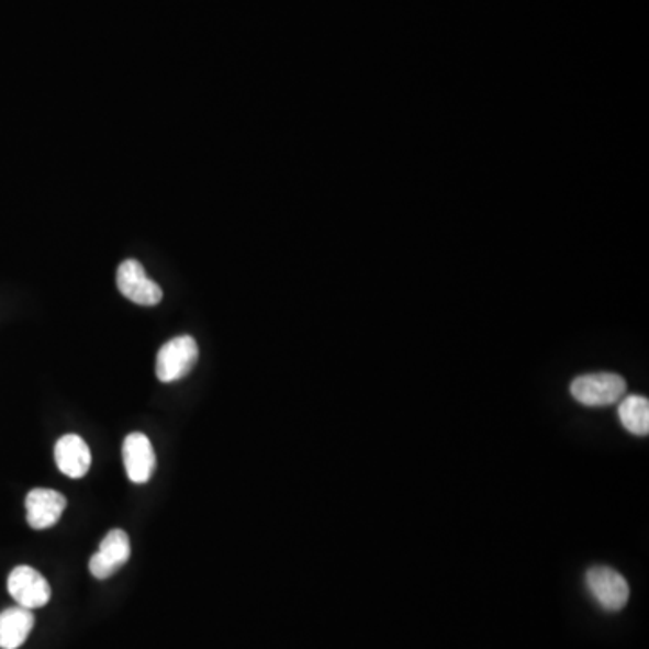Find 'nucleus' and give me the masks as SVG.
Listing matches in <instances>:
<instances>
[{
	"label": "nucleus",
	"mask_w": 649,
	"mask_h": 649,
	"mask_svg": "<svg viewBox=\"0 0 649 649\" xmlns=\"http://www.w3.org/2000/svg\"><path fill=\"white\" fill-rule=\"evenodd\" d=\"M570 393L583 406L600 409L619 403L625 398L626 381L617 373H586L572 381Z\"/></svg>",
	"instance_id": "obj_1"
},
{
	"label": "nucleus",
	"mask_w": 649,
	"mask_h": 649,
	"mask_svg": "<svg viewBox=\"0 0 649 649\" xmlns=\"http://www.w3.org/2000/svg\"><path fill=\"white\" fill-rule=\"evenodd\" d=\"M199 361V347L192 336L174 337L157 353L156 373L161 383L187 378Z\"/></svg>",
	"instance_id": "obj_2"
},
{
	"label": "nucleus",
	"mask_w": 649,
	"mask_h": 649,
	"mask_svg": "<svg viewBox=\"0 0 649 649\" xmlns=\"http://www.w3.org/2000/svg\"><path fill=\"white\" fill-rule=\"evenodd\" d=\"M590 594L606 612H619L629 600V584L625 575L609 567H594L586 572Z\"/></svg>",
	"instance_id": "obj_3"
},
{
	"label": "nucleus",
	"mask_w": 649,
	"mask_h": 649,
	"mask_svg": "<svg viewBox=\"0 0 649 649\" xmlns=\"http://www.w3.org/2000/svg\"><path fill=\"white\" fill-rule=\"evenodd\" d=\"M118 289L131 302L154 307L163 300V289L146 275L145 267L131 258L118 267Z\"/></svg>",
	"instance_id": "obj_4"
},
{
	"label": "nucleus",
	"mask_w": 649,
	"mask_h": 649,
	"mask_svg": "<svg viewBox=\"0 0 649 649\" xmlns=\"http://www.w3.org/2000/svg\"><path fill=\"white\" fill-rule=\"evenodd\" d=\"M8 592L22 608H44L51 601V586L47 579L27 564H21L8 578Z\"/></svg>",
	"instance_id": "obj_5"
},
{
	"label": "nucleus",
	"mask_w": 649,
	"mask_h": 649,
	"mask_svg": "<svg viewBox=\"0 0 649 649\" xmlns=\"http://www.w3.org/2000/svg\"><path fill=\"white\" fill-rule=\"evenodd\" d=\"M131 558V539L125 530L112 529L101 539L100 550L89 561V570L94 578H111Z\"/></svg>",
	"instance_id": "obj_6"
},
{
	"label": "nucleus",
	"mask_w": 649,
	"mask_h": 649,
	"mask_svg": "<svg viewBox=\"0 0 649 649\" xmlns=\"http://www.w3.org/2000/svg\"><path fill=\"white\" fill-rule=\"evenodd\" d=\"M66 507V496L55 489H33L25 496V511L31 529L46 530L55 527Z\"/></svg>",
	"instance_id": "obj_7"
},
{
	"label": "nucleus",
	"mask_w": 649,
	"mask_h": 649,
	"mask_svg": "<svg viewBox=\"0 0 649 649\" xmlns=\"http://www.w3.org/2000/svg\"><path fill=\"white\" fill-rule=\"evenodd\" d=\"M123 463L134 483H146L156 471V451L145 433H131L123 443Z\"/></svg>",
	"instance_id": "obj_8"
},
{
	"label": "nucleus",
	"mask_w": 649,
	"mask_h": 649,
	"mask_svg": "<svg viewBox=\"0 0 649 649\" xmlns=\"http://www.w3.org/2000/svg\"><path fill=\"white\" fill-rule=\"evenodd\" d=\"M55 460L56 468L69 479H83L91 469V448L80 435L69 433L58 438L55 446Z\"/></svg>",
	"instance_id": "obj_9"
},
{
	"label": "nucleus",
	"mask_w": 649,
	"mask_h": 649,
	"mask_svg": "<svg viewBox=\"0 0 649 649\" xmlns=\"http://www.w3.org/2000/svg\"><path fill=\"white\" fill-rule=\"evenodd\" d=\"M35 628L33 609L13 606L0 614V649H19Z\"/></svg>",
	"instance_id": "obj_10"
},
{
	"label": "nucleus",
	"mask_w": 649,
	"mask_h": 649,
	"mask_svg": "<svg viewBox=\"0 0 649 649\" xmlns=\"http://www.w3.org/2000/svg\"><path fill=\"white\" fill-rule=\"evenodd\" d=\"M620 424L637 437H646L649 432V401L642 395H628L619 404Z\"/></svg>",
	"instance_id": "obj_11"
}]
</instances>
